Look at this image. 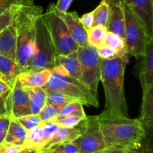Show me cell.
Returning <instances> with one entry per match:
<instances>
[{"label": "cell", "instance_id": "34", "mask_svg": "<svg viewBox=\"0 0 153 153\" xmlns=\"http://www.w3.org/2000/svg\"><path fill=\"white\" fill-rule=\"evenodd\" d=\"M97 53L101 59H111L117 55V52L112 48L106 45H102L97 48Z\"/></svg>", "mask_w": 153, "mask_h": 153}, {"label": "cell", "instance_id": "9", "mask_svg": "<svg viewBox=\"0 0 153 153\" xmlns=\"http://www.w3.org/2000/svg\"><path fill=\"white\" fill-rule=\"evenodd\" d=\"M80 153H97L108 147L101 132L97 116H86L85 127L82 134L72 141Z\"/></svg>", "mask_w": 153, "mask_h": 153}, {"label": "cell", "instance_id": "17", "mask_svg": "<svg viewBox=\"0 0 153 153\" xmlns=\"http://www.w3.org/2000/svg\"><path fill=\"white\" fill-rule=\"evenodd\" d=\"M0 55L16 61V35L13 22L0 31Z\"/></svg>", "mask_w": 153, "mask_h": 153}, {"label": "cell", "instance_id": "41", "mask_svg": "<svg viewBox=\"0 0 153 153\" xmlns=\"http://www.w3.org/2000/svg\"><path fill=\"white\" fill-rule=\"evenodd\" d=\"M128 149L117 147H107L97 153H126Z\"/></svg>", "mask_w": 153, "mask_h": 153}, {"label": "cell", "instance_id": "36", "mask_svg": "<svg viewBox=\"0 0 153 153\" xmlns=\"http://www.w3.org/2000/svg\"><path fill=\"white\" fill-rule=\"evenodd\" d=\"M79 21L83 25L84 28L85 30H88L93 27V23H94V15L93 12L87 13L84 14L82 17H79Z\"/></svg>", "mask_w": 153, "mask_h": 153}, {"label": "cell", "instance_id": "35", "mask_svg": "<svg viewBox=\"0 0 153 153\" xmlns=\"http://www.w3.org/2000/svg\"><path fill=\"white\" fill-rule=\"evenodd\" d=\"M23 148L22 146L3 142L0 144V153H18Z\"/></svg>", "mask_w": 153, "mask_h": 153}, {"label": "cell", "instance_id": "40", "mask_svg": "<svg viewBox=\"0 0 153 153\" xmlns=\"http://www.w3.org/2000/svg\"><path fill=\"white\" fill-rule=\"evenodd\" d=\"M9 92L4 94V95L0 96V116L7 114V108H6V100H7V97L8 95Z\"/></svg>", "mask_w": 153, "mask_h": 153}, {"label": "cell", "instance_id": "25", "mask_svg": "<svg viewBox=\"0 0 153 153\" xmlns=\"http://www.w3.org/2000/svg\"><path fill=\"white\" fill-rule=\"evenodd\" d=\"M94 23L93 26L103 25L107 27L108 21V6L105 0H102L95 10H93Z\"/></svg>", "mask_w": 153, "mask_h": 153}, {"label": "cell", "instance_id": "39", "mask_svg": "<svg viewBox=\"0 0 153 153\" xmlns=\"http://www.w3.org/2000/svg\"><path fill=\"white\" fill-rule=\"evenodd\" d=\"M10 117L9 115L4 114L0 116V132L1 131H7L10 124Z\"/></svg>", "mask_w": 153, "mask_h": 153}, {"label": "cell", "instance_id": "7", "mask_svg": "<svg viewBox=\"0 0 153 153\" xmlns=\"http://www.w3.org/2000/svg\"><path fill=\"white\" fill-rule=\"evenodd\" d=\"M77 55L82 70V83L88 88L96 102H98V85L100 81V58L97 48L91 46L79 47Z\"/></svg>", "mask_w": 153, "mask_h": 153}, {"label": "cell", "instance_id": "16", "mask_svg": "<svg viewBox=\"0 0 153 153\" xmlns=\"http://www.w3.org/2000/svg\"><path fill=\"white\" fill-rule=\"evenodd\" d=\"M51 76L52 70L49 69L40 71H25L18 76L17 80L25 89L42 88L49 82Z\"/></svg>", "mask_w": 153, "mask_h": 153}, {"label": "cell", "instance_id": "38", "mask_svg": "<svg viewBox=\"0 0 153 153\" xmlns=\"http://www.w3.org/2000/svg\"><path fill=\"white\" fill-rule=\"evenodd\" d=\"M73 0H58L55 7L61 13H67Z\"/></svg>", "mask_w": 153, "mask_h": 153}, {"label": "cell", "instance_id": "5", "mask_svg": "<svg viewBox=\"0 0 153 153\" xmlns=\"http://www.w3.org/2000/svg\"><path fill=\"white\" fill-rule=\"evenodd\" d=\"M58 64V55L46 18L42 13L36 22L34 52L28 71H40L46 69L52 70Z\"/></svg>", "mask_w": 153, "mask_h": 153}, {"label": "cell", "instance_id": "21", "mask_svg": "<svg viewBox=\"0 0 153 153\" xmlns=\"http://www.w3.org/2000/svg\"><path fill=\"white\" fill-rule=\"evenodd\" d=\"M47 143L48 140L41 123L37 126L28 130L23 147L39 150L44 148Z\"/></svg>", "mask_w": 153, "mask_h": 153}, {"label": "cell", "instance_id": "26", "mask_svg": "<svg viewBox=\"0 0 153 153\" xmlns=\"http://www.w3.org/2000/svg\"><path fill=\"white\" fill-rule=\"evenodd\" d=\"M105 45L112 48L117 55L126 53L124 38L120 37L119 35L111 31H108L105 36Z\"/></svg>", "mask_w": 153, "mask_h": 153}, {"label": "cell", "instance_id": "12", "mask_svg": "<svg viewBox=\"0 0 153 153\" xmlns=\"http://www.w3.org/2000/svg\"><path fill=\"white\" fill-rule=\"evenodd\" d=\"M108 6L107 29L124 38L125 4L123 0H105Z\"/></svg>", "mask_w": 153, "mask_h": 153}, {"label": "cell", "instance_id": "45", "mask_svg": "<svg viewBox=\"0 0 153 153\" xmlns=\"http://www.w3.org/2000/svg\"><path fill=\"white\" fill-rule=\"evenodd\" d=\"M52 150V148H43V149L37 150L36 153H51Z\"/></svg>", "mask_w": 153, "mask_h": 153}, {"label": "cell", "instance_id": "4", "mask_svg": "<svg viewBox=\"0 0 153 153\" xmlns=\"http://www.w3.org/2000/svg\"><path fill=\"white\" fill-rule=\"evenodd\" d=\"M52 76L49 82L42 88L46 91H55L61 93L73 100L79 102L83 105H92L98 107L85 85L78 82L69 75L67 70L58 64L52 70Z\"/></svg>", "mask_w": 153, "mask_h": 153}, {"label": "cell", "instance_id": "8", "mask_svg": "<svg viewBox=\"0 0 153 153\" xmlns=\"http://www.w3.org/2000/svg\"><path fill=\"white\" fill-rule=\"evenodd\" d=\"M152 39L146 35L137 18L125 4L124 41L127 55L137 58L142 56L145 52L146 44Z\"/></svg>", "mask_w": 153, "mask_h": 153}, {"label": "cell", "instance_id": "1", "mask_svg": "<svg viewBox=\"0 0 153 153\" xmlns=\"http://www.w3.org/2000/svg\"><path fill=\"white\" fill-rule=\"evenodd\" d=\"M101 132L108 147L137 149L143 145L147 132L139 119L121 117L104 110L98 115Z\"/></svg>", "mask_w": 153, "mask_h": 153}, {"label": "cell", "instance_id": "33", "mask_svg": "<svg viewBox=\"0 0 153 153\" xmlns=\"http://www.w3.org/2000/svg\"><path fill=\"white\" fill-rule=\"evenodd\" d=\"M15 4H22L25 5L33 4L34 0H0V15Z\"/></svg>", "mask_w": 153, "mask_h": 153}, {"label": "cell", "instance_id": "14", "mask_svg": "<svg viewBox=\"0 0 153 153\" xmlns=\"http://www.w3.org/2000/svg\"><path fill=\"white\" fill-rule=\"evenodd\" d=\"M58 12L65 22L72 37L79 45V47H85L89 46L87 31L84 28L83 25L79 21V17L77 13L76 12L61 13L59 10Z\"/></svg>", "mask_w": 153, "mask_h": 153}, {"label": "cell", "instance_id": "46", "mask_svg": "<svg viewBox=\"0 0 153 153\" xmlns=\"http://www.w3.org/2000/svg\"><path fill=\"white\" fill-rule=\"evenodd\" d=\"M6 132H7V131H1V132H0V144L4 142V138H5L6 136Z\"/></svg>", "mask_w": 153, "mask_h": 153}, {"label": "cell", "instance_id": "32", "mask_svg": "<svg viewBox=\"0 0 153 153\" xmlns=\"http://www.w3.org/2000/svg\"><path fill=\"white\" fill-rule=\"evenodd\" d=\"M61 108L58 107V106L46 104L41 109V111L39 112L38 115L40 116V119L43 122L52 120L54 118L56 117Z\"/></svg>", "mask_w": 153, "mask_h": 153}, {"label": "cell", "instance_id": "29", "mask_svg": "<svg viewBox=\"0 0 153 153\" xmlns=\"http://www.w3.org/2000/svg\"><path fill=\"white\" fill-rule=\"evenodd\" d=\"M73 101H76V100H73V99L70 98L61 93L55 92V91H49L47 92L46 104L63 108L66 105L69 104Z\"/></svg>", "mask_w": 153, "mask_h": 153}, {"label": "cell", "instance_id": "6", "mask_svg": "<svg viewBox=\"0 0 153 153\" xmlns=\"http://www.w3.org/2000/svg\"><path fill=\"white\" fill-rule=\"evenodd\" d=\"M44 16L57 55H67L76 52L79 47V45L72 37L55 4H51L49 5Z\"/></svg>", "mask_w": 153, "mask_h": 153}, {"label": "cell", "instance_id": "10", "mask_svg": "<svg viewBox=\"0 0 153 153\" xmlns=\"http://www.w3.org/2000/svg\"><path fill=\"white\" fill-rule=\"evenodd\" d=\"M6 108L7 115L15 119L31 114L28 91L20 85L17 79L7 97Z\"/></svg>", "mask_w": 153, "mask_h": 153}, {"label": "cell", "instance_id": "15", "mask_svg": "<svg viewBox=\"0 0 153 153\" xmlns=\"http://www.w3.org/2000/svg\"><path fill=\"white\" fill-rule=\"evenodd\" d=\"M85 119L83 120L79 125L72 128L58 126L55 135L52 137V138L49 140L44 148H52L54 146L63 143H70L76 140L80 134H82L85 129Z\"/></svg>", "mask_w": 153, "mask_h": 153}, {"label": "cell", "instance_id": "47", "mask_svg": "<svg viewBox=\"0 0 153 153\" xmlns=\"http://www.w3.org/2000/svg\"><path fill=\"white\" fill-rule=\"evenodd\" d=\"M51 153H64V152L61 150V149L58 147V146H56L52 147V150Z\"/></svg>", "mask_w": 153, "mask_h": 153}, {"label": "cell", "instance_id": "20", "mask_svg": "<svg viewBox=\"0 0 153 153\" xmlns=\"http://www.w3.org/2000/svg\"><path fill=\"white\" fill-rule=\"evenodd\" d=\"M27 131L15 118L10 117L9 127L4 142L23 146L27 136Z\"/></svg>", "mask_w": 153, "mask_h": 153}, {"label": "cell", "instance_id": "19", "mask_svg": "<svg viewBox=\"0 0 153 153\" xmlns=\"http://www.w3.org/2000/svg\"><path fill=\"white\" fill-rule=\"evenodd\" d=\"M143 102L139 120L142 123L146 132L152 133L153 125V86L143 91Z\"/></svg>", "mask_w": 153, "mask_h": 153}, {"label": "cell", "instance_id": "28", "mask_svg": "<svg viewBox=\"0 0 153 153\" xmlns=\"http://www.w3.org/2000/svg\"><path fill=\"white\" fill-rule=\"evenodd\" d=\"M65 115H77L82 117H86L87 116L84 111L83 105L78 101H73L61 108L57 117Z\"/></svg>", "mask_w": 153, "mask_h": 153}, {"label": "cell", "instance_id": "11", "mask_svg": "<svg viewBox=\"0 0 153 153\" xmlns=\"http://www.w3.org/2000/svg\"><path fill=\"white\" fill-rule=\"evenodd\" d=\"M131 10L146 35L153 38V0H123Z\"/></svg>", "mask_w": 153, "mask_h": 153}, {"label": "cell", "instance_id": "30", "mask_svg": "<svg viewBox=\"0 0 153 153\" xmlns=\"http://www.w3.org/2000/svg\"><path fill=\"white\" fill-rule=\"evenodd\" d=\"M85 118L86 117H82L77 115H65V116L56 117L52 120H53L58 126L72 128L79 125Z\"/></svg>", "mask_w": 153, "mask_h": 153}, {"label": "cell", "instance_id": "43", "mask_svg": "<svg viewBox=\"0 0 153 153\" xmlns=\"http://www.w3.org/2000/svg\"><path fill=\"white\" fill-rule=\"evenodd\" d=\"M11 88H10L7 84H6L4 81L0 79V96L4 95V94H7L10 91Z\"/></svg>", "mask_w": 153, "mask_h": 153}, {"label": "cell", "instance_id": "22", "mask_svg": "<svg viewBox=\"0 0 153 153\" xmlns=\"http://www.w3.org/2000/svg\"><path fill=\"white\" fill-rule=\"evenodd\" d=\"M58 64H61L70 76L82 83V70L78 58L77 51L67 55H58Z\"/></svg>", "mask_w": 153, "mask_h": 153}, {"label": "cell", "instance_id": "13", "mask_svg": "<svg viewBox=\"0 0 153 153\" xmlns=\"http://www.w3.org/2000/svg\"><path fill=\"white\" fill-rule=\"evenodd\" d=\"M139 59L137 77L140 79L143 91L153 86V39L146 46L145 52Z\"/></svg>", "mask_w": 153, "mask_h": 153}, {"label": "cell", "instance_id": "42", "mask_svg": "<svg viewBox=\"0 0 153 153\" xmlns=\"http://www.w3.org/2000/svg\"><path fill=\"white\" fill-rule=\"evenodd\" d=\"M126 153H151V152L149 150L148 147L144 146V144H143V146L137 149H128Z\"/></svg>", "mask_w": 153, "mask_h": 153}, {"label": "cell", "instance_id": "31", "mask_svg": "<svg viewBox=\"0 0 153 153\" xmlns=\"http://www.w3.org/2000/svg\"><path fill=\"white\" fill-rule=\"evenodd\" d=\"M16 120L27 131L37 126L43 122L38 114H33L26 115V116L21 117L17 118Z\"/></svg>", "mask_w": 153, "mask_h": 153}, {"label": "cell", "instance_id": "23", "mask_svg": "<svg viewBox=\"0 0 153 153\" xmlns=\"http://www.w3.org/2000/svg\"><path fill=\"white\" fill-rule=\"evenodd\" d=\"M27 91L29 96L31 114H38L46 105L47 92L43 88H29Z\"/></svg>", "mask_w": 153, "mask_h": 153}, {"label": "cell", "instance_id": "3", "mask_svg": "<svg viewBox=\"0 0 153 153\" xmlns=\"http://www.w3.org/2000/svg\"><path fill=\"white\" fill-rule=\"evenodd\" d=\"M43 13V8L33 4L19 8L13 20L16 35V62L22 72L28 71L34 55L36 22Z\"/></svg>", "mask_w": 153, "mask_h": 153}, {"label": "cell", "instance_id": "2", "mask_svg": "<svg viewBox=\"0 0 153 153\" xmlns=\"http://www.w3.org/2000/svg\"><path fill=\"white\" fill-rule=\"evenodd\" d=\"M129 58L125 53L111 59L100 58V81L105 92V110L121 117H128L124 91V74Z\"/></svg>", "mask_w": 153, "mask_h": 153}, {"label": "cell", "instance_id": "18", "mask_svg": "<svg viewBox=\"0 0 153 153\" xmlns=\"http://www.w3.org/2000/svg\"><path fill=\"white\" fill-rule=\"evenodd\" d=\"M22 70L17 63L7 57L0 55V79L13 88Z\"/></svg>", "mask_w": 153, "mask_h": 153}, {"label": "cell", "instance_id": "24", "mask_svg": "<svg viewBox=\"0 0 153 153\" xmlns=\"http://www.w3.org/2000/svg\"><path fill=\"white\" fill-rule=\"evenodd\" d=\"M107 32V27L103 25L93 26L90 29L87 30L88 40L90 46L97 48L105 45V40Z\"/></svg>", "mask_w": 153, "mask_h": 153}, {"label": "cell", "instance_id": "37", "mask_svg": "<svg viewBox=\"0 0 153 153\" xmlns=\"http://www.w3.org/2000/svg\"><path fill=\"white\" fill-rule=\"evenodd\" d=\"M58 147L64 153H80L79 148L72 142L58 145Z\"/></svg>", "mask_w": 153, "mask_h": 153}, {"label": "cell", "instance_id": "27", "mask_svg": "<svg viewBox=\"0 0 153 153\" xmlns=\"http://www.w3.org/2000/svg\"><path fill=\"white\" fill-rule=\"evenodd\" d=\"M23 5H25V4H13L6 11H4V13L0 15V31L7 28L13 22L19 8Z\"/></svg>", "mask_w": 153, "mask_h": 153}, {"label": "cell", "instance_id": "44", "mask_svg": "<svg viewBox=\"0 0 153 153\" xmlns=\"http://www.w3.org/2000/svg\"><path fill=\"white\" fill-rule=\"evenodd\" d=\"M37 150L32 149H28V148H22L20 151L18 153H36Z\"/></svg>", "mask_w": 153, "mask_h": 153}]
</instances>
